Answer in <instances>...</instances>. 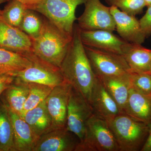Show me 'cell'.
<instances>
[{
    "instance_id": "obj_1",
    "label": "cell",
    "mask_w": 151,
    "mask_h": 151,
    "mask_svg": "<svg viewBox=\"0 0 151 151\" xmlns=\"http://www.w3.org/2000/svg\"><path fill=\"white\" fill-rule=\"evenodd\" d=\"M59 68L64 81L90 103L97 76L86 54L78 24H74L72 41Z\"/></svg>"
},
{
    "instance_id": "obj_10",
    "label": "cell",
    "mask_w": 151,
    "mask_h": 151,
    "mask_svg": "<svg viewBox=\"0 0 151 151\" xmlns=\"http://www.w3.org/2000/svg\"><path fill=\"white\" fill-rule=\"evenodd\" d=\"M79 142L66 127L52 129L39 137L32 151H76Z\"/></svg>"
},
{
    "instance_id": "obj_8",
    "label": "cell",
    "mask_w": 151,
    "mask_h": 151,
    "mask_svg": "<svg viewBox=\"0 0 151 151\" xmlns=\"http://www.w3.org/2000/svg\"><path fill=\"white\" fill-rule=\"evenodd\" d=\"M84 46L97 77L122 75L130 72V68L123 55Z\"/></svg>"
},
{
    "instance_id": "obj_26",
    "label": "cell",
    "mask_w": 151,
    "mask_h": 151,
    "mask_svg": "<svg viewBox=\"0 0 151 151\" xmlns=\"http://www.w3.org/2000/svg\"><path fill=\"white\" fill-rule=\"evenodd\" d=\"M27 8L17 0H10L4 8L0 9V14L7 23L19 28Z\"/></svg>"
},
{
    "instance_id": "obj_23",
    "label": "cell",
    "mask_w": 151,
    "mask_h": 151,
    "mask_svg": "<svg viewBox=\"0 0 151 151\" xmlns=\"http://www.w3.org/2000/svg\"><path fill=\"white\" fill-rule=\"evenodd\" d=\"M13 132L8 110L0 103V151H13Z\"/></svg>"
},
{
    "instance_id": "obj_32",
    "label": "cell",
    "mask_w": 151,
    "mask_h": 151,
    "mask_svg": "<svg viewBox=\"0 0 151 151\" xmlns=\"http://www.w3.org/2000/svg\"><path fill=\"white\" fill-rule=\"evenodd\" d=\"M23 4L27 9L32 6L34 5L37 3L39 2L41 0H17Z\"/></svg>"
},
{
    "instance_id": "obj_18",
    "label": "cell",
    "mask_w": 151,
    "mask_h": 151,
    "mask_svg": "<svg viewBox=\"0 0 151 151\" xmlns=\"http://www.w3.org/2000/svg\"><path fill=\"white\" fill-rule=\"evenodd\" d=\"M123 55L130 71L149 73L151 70V49L142 45L127 42L123 49Z\"/></svg>"
},
{
    "instance_id": "obj_15",
    "label": "cell",
    "mask_w": 151,
    "mask_h": 151,
    "mask_svg": "<svg viewBox=\"0 0 151 151\" xmlns=\"http://www.w3.org/2000/svg\"><path fill=\"white\" fill-rule=\"evenodd\" d=\"M90 103L95 115L107 121L122 113L119 106L97 77Z\"/></svg>"
},
{
    "instance_id": "obj_21",
    "label": "cell",
    "mask_w": 151,
    "mask_h": 151,
    "mask_svg": "<svg viewBox=\"0 0 151 151\" xmlns=\"http://www.w3.org/2000/svg\"><path fill=\"white\" fill-rule=\"evenodd\" d=\"M21 117L29 125L38 137L51 129L52 119L45 100L35 108L27 111Z\"/></svg>"
},
{
    "instance_id": "obj_2",
    "label": "cell",
    "mask_w": 151,
    "mask_h": 151,
    "mask_svg": "<svg viewBox=\"0 0 151 151\" xmlns=\"http://www.w3.org/2000/svg\"><path fill=\"white\" fill-rule=\"evenodd\" d=\"M73 35L64 32L44 17L39 35L32 40V52L56 67H60L67 53Z\"/></svg>"
},
{
    "instance_id": "obj_11",
    "label": "cell",
    "mask_w": 151,
    "mask_h": 151,
    "mask_svg": "<svg viewBox=\"0 0 151 151\" xmlns=\"http://www.w3.org/2000/svg\"><path fill=\"white\" fill-rule=\"evenodd\" d=\"M71 85L64 81L53 87L45 100L51 116V129L66 127L68 103Z\"/></svg>"
},
{
    "instance_id": "obj_28",
    "label": "cell",
    "mask_w": 151,
    "mask_h": 151,
    "mask_svg": "<svg viewBox=\"0 0 151 151\" xmlns=\"http://www.w3.org/2000/svg\"><path fill=\"white\" fill-rule=\"evenodd\" d=\"M111 6H114L126 13L135 16L141 13L147 6L144 0H105Z\"/></svg>"
},
{
    "instance_id": "obj_12",
    "label": "cell",
    "mask_w": 151,
    "mask_h": 151,
    "mask_svg": "<svg viewBox=\"0 0 151 151\" xmlns=\"http://www.w3.org/2000/svg\"><path fill=\"white\" fill-rule=\"evenodd\" d=\"M80 35L85 46L122 55L124 47L128 42L107 30H85L80 28Z\"/></svg>"
},
{
    "instance_id": "obj_34",
    "label": "cell",
    "mask_w": 151,
    "mask_h": 151,
    "mask_svg": "<svg viewBox=\"0 0 151 151\" xmlns=\"http://www.w3.org/2000/svg\"><path fill=\"white\" fill-rule=\"evenodd\" d=\"M8 1L9 0H0V5L1 4H3V3H5Z\"/></svg>"
},
{
    "instance_id": "obj_20",
    "label": "cell",
    "mask_w": 151,
    "mask_h": 151,
    "mask_svg": "<svg viewBox=\"0 0 151 151\" xmlns=\"http://www.w3.org/2000/svg\"><path fill=\"white\" fill-rule=\"evenodd\" d=\"M123 113L136 120L151 124V96L144 95L131 88Z\"/></svg>"
},
{
    "instance_id": "obj_29",
    "label": "cell",
    "mask_w": 151,
    "mask_h": 151,
    "mask_svg": "<svg viewBox=\"0 0 151 151\" xmlns=\"http://www.w3.org/2000/svg\"><path fill=\"white\" fill-rule=\"evenodd\" d=\"M147 7L145 14L139 20L141 29L146 37L151 35V6Z\"/></svg>"
},
{
    "instance_id": "obj_16",
    "label": "cell",
    "mask_w": 151,
    "mask_h": 151,
    "mask_svg": "<svg viewBox=\"0 0 151 151\" xmlns=\"http://www.w3.org/2000/svg\"><path fill=\"white\" fill-rule=\"evenodd\" d=\"M8 111L13 132V151H32L38 137L24 119Z\"/></svg>"
},
{
    "instance_id": "obj_4",
    "label": "cell",
    "mask_w": 151,
    "mask_h": 151,
    "mask_svg": "<svg viewBox=\"0 0 151 151\" xmlns=\"http://www.w3.org/2000/svg\"><path fill=\"white\" fill-rule=\"evenodd\" d=\"M86 0H41L28 9L41 14L58 28L73 35L74 22L77 20L75 11Z\"/></svg>"
},
{
    "instance_id": "obj_7",
    "label": "cell",
    "mask_w": 151,
    "mask_h": 151,
    "mask_svg": "<svg viewBox=\"0 0 151 151\" xmlns=\"http://www.w3.org/2000/svg\"><path fill=\"white\" fill-rule=\"evenodd\" d=\"M94 114L89 101L71 86L68 103L66 127L80 142L84 138L86 122Z\"/></svg>"
},
{
    "instance_id": "obj_31",
    "label": "cell",
    "mask_w": 151,
    "mask_h": 151,
    "mask_svg": "<svg viewBox=\"0 0 151 151\" xmlns=\"http://www.w3.org/2000/svg\"><path fill=\"white\" fill-rule=\"evenodd\" d=\"M149 133L141 151H151V123L149 124Z\"/></svg>"
},
{
    "instance_id": "obj_22",
    "label": "cell",
    "mask_w": 151,
    "mask_h": 151,
    "mask_svg": "<svg viewBox=\"0 0 151 151\" xmlns=\"http://www.w3.org/2000/svg\"><path fill=\"white\" fill-rule=\"evenodd\" d=\"M31 64L30 60L24 54L0 48V75L14 76Z\"/></svg>"
},
{
    "instance_id": "obj_6",
    "label": "cell",
    "mask_w": 151,
    "mask_h": 151,
    "mask_svg": "<svg viewBox=\"0 0 151 151\" xmlns=\"http://www.w3.org/2000/svg\"><path fill=\"white\" fill-rule=\"evenodd\" d=\"M30 60L28 67L14 75L15 78L26 83H38L54 87L64 81L59 67L39 57L32 51L24 53Z\"/></svg>"
},
{
    "instance_id": "obj_13",
    "label": "cell",
    "mask_w": 151,
    "mask_h": 151,
    "mask_svg": "<svg viewBox=\"0 0 151 151\" xmlns=\"http://www.w3.org/2000/svg\"><path fill=\"white\" fill-rule=\"evenodd\" d=\"M32 41L25 33L7 23L0 14V48L17 53L32 51Z\"/></svg>"
},
{
    "instance_id": "obj_33",
    "label": "cell",
    "mask_w": 151,
    "mask_h": 151,
    "mask_svg": "<svg viewBox=\"0 0 151 151\" xmlns=\"http://www.w3.org/2000/svg\"><path fill=\"white\" fill-rule=\"evenodd\" d=\"M144 1L145 3L147 6H151V0H144Z\"/></svg>"
},
{
    "instance_id": "obj_27",
    "label": "cell",
    "mask_w": 151,
    "mask_h": 151,
    "mask_svg": "<svg viewBox=\"0 0 151 151\" xmlns=\"http://www.w3.org/2000/svg\"><path fill=\"white\" fill-rule=\"evenodd\" d=\"M132 88L144 95L151 96V74L130 71Z\"/></svg>"
},
{
    "instance_id": "obj_3",
    "label": "cell",
    "mask_w": 151,
    "mask_h": 151,
    "mask_svg": "<svg viewBox=\"0 0 151 151\" xmlns=\"http://www.w3.org/2000/svg\"><path fill=\"white\" fill-rule=\"evenodd\" d=\"M106 122L115 137L120 151H141L148 134V124L124 113Z\"/></svg>"
},
{
    "instance_id": "obj_35",
    "label": "cell",
    "mask_w": 151,
    "mask_h": 151,
    "mask_svg": "<svg viewBox=\"0 0 151 151\" xmlns=\"http://www.w3.org/2000/svg\"><path fill=\"white\" fill-rule=\"evenodd\" d=\"M149 73H150V74H151V70L150 71V72H149Z\"/></svg>"
},
{
    "instance_id": "obj_14",
    "label": "cell",
    "mask_w": 151,
    "mask_h": 151,
    "mask_svg": "<svg viewBox=\"0 0 151 151\" xmlns=\"http://www.w3.org/2000/svg\"><path fill=\"white\" fill-rule=\"evenodd\" d=\"M111 13L116 24V30L120 37L130 43L142 45L146 38L135 16L120 10L114 6H110Z\"/></svg>"
},
{
    "instance_id": "obj_5",
    "label": "cell",
    "mask_w": 151,
    "mask_h": 151,
    "mask_svg": "<svg viewBox=\"0 0 151 151\" xmlns=\"http://www.w3.org/2000/svg\"><path fill=\"white\" fill-rule=\"evenodd\" d=\"M76 151H120V149L107 122L94 114L86 122L84 139Z\"/></svg>"
},
{
    "instance_id": "obj_30",
    "label": "cell",
    "mask_w": 151,
    "mask_h": 151,
    "mask_svg": "<svg viewBox=\"0 0 151 151\" xmlns=\"http://www.w3.org/2000/svg\"><path fill=\"white\" fill-rule=\"evenodd\" d=\"M15 76L11 74L0 75V97L3 92L13 83Z\"/></svg>"
},
{
    "instance_id": "obj_25",
    "label": "cell",
    "mask_w": 151,
    "mask_h": 151,
    "mask_svg": "<svg viewBox=\"0 0 151 151\" xmlns=\"http://www.w3.org/2000/svg\"><path fill=\"white\" fill-rule=\"evenodd\" d=\"M37 13L32 10L27 9L19 27L32 40L38 37L43 25L44 17H41Z\"/></svg>"
},
{
    "instance_id": "obj_17",
    "label": "cell",
    "mask_w": 151,
    "mask_h": 151,
    "mask_svg": "<svg viewBox=\"0 0 151 151\" xmlns=\"http://www.w3.org/2000/svg\"><path fill=\"white\" fill-rule=\"evenodd\" d=\"M129 73L97 77L117 103L122 113L124 112L132 88Z\"/></svg>"
},
{
    "instance_id": "obj_19",
    "label": "cell",
    "mask_w": 151,
    "mask_h": 151,
    "mask_svg": "<svg viewBox=\"0 0 151 151\" xmlns=\"http://www.w3.org/2000/svg\"><path fill=\"white\" fill-rule=\"evenodd\" d=\"M29 93L28 83L15 78L13 83L0 97L1 103L8 110L21 116Z\"/></svg>"
},
{
    "instance_id": "obj_24",
    "label": "cell",
    "mask_w": 151,
    "mask_h": 151,
    "mask_svg": "<svg viewBox=\"0 0 151 151\" xmlns=\"http://www.w3.org/2000/svg\"><path fill=\"white\" fill-rule=\"evenodd\" d=\"M29 93L25 103L22 114L33 109L44 101L51 92L53 87L38 83H28Z\"/></svg>"
},
{
    "instance_id": "obj_9",
    "label": "cell",
    "mask_w": 151,
    "mask_h": 151,
    "mask_svg": "<svg viewBox=\"0 0 151 151\" xmlns=\"http://www.w3.org/2000/svg\"><path fill=\"white\" fill-rule=\"evenodd\" d=\"M83 13L77 19L78 26L85 30L103 29L116 30V24L111 13L110 7H107L100 0H86Z\"/></svg>"
}]
</instances>
